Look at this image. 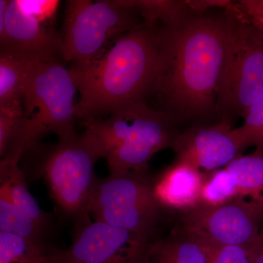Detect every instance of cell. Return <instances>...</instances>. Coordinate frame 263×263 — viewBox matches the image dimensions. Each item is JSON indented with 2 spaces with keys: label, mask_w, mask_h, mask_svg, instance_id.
<instances>
[{
  "label": "cell",
  "mask_w": 263,
  "mask_h": 263,
  "mask_svg": "<svg viewBox=\"0 0 263 263\" xmlns=\"http://www.w3.org/2000/svg\"><path fill=\"white\" fill-rule=\"evenodd\" d=\"M228 21L191 12L160 28L158 72L152 91L174 120L214 108L226 58Z\"/></svg>",
  "instance_id": "1"
},
{
  "label": "cell",
  "mask_w": 263,
  "mask_h": 263,
  "mask_svg": "<svg viewBox=\"0 0 263 263\" xmlns=\"http://www.w3.org/2000/svg\"><path fill=\"white\" fill-rule=\"evenodd\" d=\"M143 22L117 38L100 58L84 68L70 67L80 98L77 119H100L144 100L158 72L160 28Z\"/></svg>",
  "instance_id": "2"
},
{
  "label": "cell",
  "mask_w": 263,
  "mask_h": 263,
  "mask_svg": "<svg viewBox=\"0 0 263 263\" xmlns=\"http://www.w3.org/2000/svg\"><path fill=\"white\" fill-rule=\"evenodd\" d=\"M174 122L164 110L152 108L140 100L107 119H87L82 124L103 149L109 171L148 173L153 156L172 148L179 134Z\"/></svg>",
  "instance_id": "3"
},
{
  "label": "cell",
  "mask_w": 263,
  "mask_h": 263,
  "mask_svg": "<svg viewBox=\"0 0 263 263\" xmlns=\"http://www.w3.org/2000/svg\"><path fill=\"white\" fill-rule=\"evenodd\" d=\"M77 91L72 70L57 57L34 62L24 86L22 125L8 151L22 155L27 147L48 133H55L59 140L77 134Z\"/></svg>",
  "instance_id": "4"
},
{
  "label": "cell",
  "mask_w": 263,
  "mask_h": 263,
  "mask_svg": "<svg viewBox=\"0 0 263 263\" xmlns=\"http://www.w3.org/2000/svg\"><path fill=\"white\" fill-rule=\"evenodd\" d=\"M66 8L60 54L75 68L92 64L108 44L143 23L127 0H71Z\"/></svg>",
  "instance_id": "5"
},
{
  "label": "cell",
  "mask_w": 263,
  "mask_h": 263,
  "mask_svg": "<svg viewBox=\"0 0 263 263\" xmlns=\"http://www.w3.org/2000/svg\"><path fill=\"white\" fill-rule=\"evenodd\" d=\"M226 13L228 34L226 58L215 108L223 117H245L249 107L263 95V39L245 13Z\"/></svg>",
  "instance_id": "6"
},
{
  "label": "cell",
  "mask_w": 263,
  "mask_h": 263,
  "mask_svg": "<svg viewBox=\"0 0 263 263\" xmlns=\"http://www.w3.org/2000/svg\"><path fill=\"white\" fill-rule=\"evenodd\" d=\"M162 211L148 173L128 171H109L98 180L86 209L93 220L151 237Z\"/></svg>",
  "instance_id": "7"
},
{
  "label": "cell",
  "mask_w": 263,
  "mask_h": 263,
  "mask_svg": "<svg viewBox=\"0 0 263 263\" xmlns=\"http://www.w3.org/2000/svg\"><path fill=\"white\" fill-rule=\"evenodd\" d=\"M105 154L94 137L83 134L59 140L43 167L50 195L67 215L83 217L98 179L95 166Z\"/></svg>",
  "instance_id": "8"
},
{
  "label": "cell",
  "mask_w": 263,
  "mask_h": 263,
  "mask_svg": "<svg viewBox=\"0 0 263 263\" xmlns=\"http://www.w3.org/2000/svg\"><path fill=\"white\" fill-rule=\"evenodd\" d=\"M179 214L181 228L205 245L254 248L263 221V207L240 196L217 206L200 203Z\"/></svg>",
  "instance_id": "9"
},
{
  "label": "cell",
  "mask_w": 263,
  "mask_h": 263,
  "mask_svg": "<svg viewBox=\"0 0 263 263\" xmlns=\"http://www.w3.org/2000/svg\"><path fill=\"white\" fill-rule=\"evenodd\" d=\"M149 235L79 219L72 243L63 251L62 263H146Z\"/></svg>",
  "instance_id": "10"
},
{
  "label": "cell",
  "mask_w": 263,
  "mask_h": 263,
  "mask_svg": "<svg viewBox=\"0 0 263 263\" xmlns=\"http://www.w3.org/2000/svg\"><path fill=\"white\" fill-rule=\"evenodd\" d=\"M231 120L221 118L212 125H196L176 136L172 148L176 160L210 173L224 168L245 148L235 134Z\"/></svg>",
  "instance_id": "11"
},
{
  "label": "cell",
  "mask_w": 263,
  "mask_h": 263,
  "mask_svg": "<svg viewBox=\"0 0 263 263\" xmlns=\"http://www.w3.org/2000/svg\"><path fill=\"white\" fill-rule=\"evenodd\" d=\"M62 38L22 11L15 0H10L4 24L0 27L1 51L44 60L57 57L61 51Z\"/></svg>",
  "instance_id": "12"
},
{
  "label": "cell",
  "mask_w": 263,
  "mask_h": 263,
  "mask_svg": "<svg viewBox=\"0 0 263 263\" xmlns=\"http://www.w3.org/2000/svg\"><path fill=\"white\" fill-rule=\"evenodd\" d=\"M205 177V174L193 164L176 160L152 179V190L163 210L180 214L200 203Z\"/></svg>",
  "instance_id": "13"
},
{
  "label": "cell",
  "mask_w": 263,
  "mask_h": 263,
  "mask_svg": "<svg viewBox=\"0 0 263 263\" xmlns=\"http://www.w3.org/2000/svg\"><path fill=\"white\" fill-rule=\"evenodd\" d=\"M33 60L0 52V112L23 116V95Z\"/></svg>",
  "instance_id": "14"
},
{
  "label": "cell",
  "mask_w": 263,
  "mask_h": 263,
  "mask_svg": "<svg viewBox=\"0 0 263 263\" xmlns=\"http://www.w3.org/2000/svg\"><path fill=\"white\" fill-rule=\"evenodd\" d=\"M146 263H207L203 247L180 227L165 238L151 242Z\"/></svg>",
  "instance_id": "15"
},
{
  "label": "cell",
  "mask_w": 263,
  "mask_h": 263,
  "mask_svg": "<svg viewBox=\"0 0 263 263\" xmlns=\"http://www.w3.org/2000/svg\"><path fill=\"white\" fill-rule=\"evenodd\" d=\"M63 251L46 240L27 239L0 231V263H62Z\"/></svg>",
  "instance_id": "16"
},
{
  "label": "cell",
  "mask_w": 263,
  "mask_h": 263,
  "mask_svg": "<svg viewBox=\"0 0 263 263\" xmlns=\"http://www.w3.org/2000/svg\"><path fill=\"white\" fill-rule=\"evenodd\" d=\"M19 162H0V179L2 187L5 188L13 203L37 222L48 230L50 226L49 216L38 205L31 195Z\"/></svg>",
  "instance_id": "17"
},
{
  "label": "cell",
  "mask_w": 263,
  "mask_h": 263,
  "mask_svg": "<svg viewBox=\"0 0 263 263\" xmlns=\"http://www.w3.org/2000/svg\"><path fill=\"white\" fill-rule=\"evenodd\" d=\"M226 167L235 180L239 196L263 207V150L238 156Z\"/></svg>",
  "instance_id": "18"
},
{
  "label": "cell",
  "mask_w": 263,
  "mask_h": 263,
  "mask_svg": "<svg viewBox=\"0 0 263 263\" xmlns=\"http://www.w3.org/2000/svg\"><path fill=\"white\" fill-rule=\"evenodd\" d=\"M46 230L19 209L6 190L0 186V231L27 239L46 240Z\"/></svg>",
  "instance_id": "19"
},
{
  "label": "cell",
  "mask_w": 263,
  "mask_h": 263,
  "mask_svg": "<svg viewBox=\"0 0 263 263\" xmlns=\"http://www.w3.org/2000/svg\"><path fill=\"white\" fill-rule=\"evenodd\" d=\"M128 4L136 8L143 17V22L155 24L158 21L163 24L175 23L184 18L191 10L186 0H127Z\"/></svg>",
  "instance_id": "20"
},
{
  "label": "cell",
  "mask_w": 263,
  "mask_h": 263,
  "mask_svg": "<svg viewBox=\"0 0 263 263\" xmlns=\"http://www.w3.org/2000/svg\"><path fill=\"white\" fill-rule=\"evenodd\" d=\"M238 197V186L226 167L205 174L200 193V204L217 206Z\"/></svg>",
  "instance_id": "21"
},
{
  "label": "cell",
  "mask_w": 263,
  "mask_h": 263,
  "mask_svg": "<svg viewBox=\"0 0 263 263\" xmlns=\"http://www.w3.org/2000/svg\"><path fill=\"white\" fill-rule=\"evenodd\" d=\"M243 119V124L234 129L242 146L263 150V95L249 107Z\"/></svg>",
  "instance_id": "22"
},
{
  "label": "cell",
  "mask_w": 263,
  "mask_h": 263,
  "mask_svg": "<svg viewBox=\"0 0 263 263\" xmlns=\"http://www.w3.org/2000/svg\"><path fill=\"white\" fill-rule=\"evenodd\" d=\"M201 245L205 249L207 263H254V248L240 246Z\"/></svg>",
  "instance_id": "23"
},
{
  "label": "cell",
  "mask_w": 263,
  "mask_h": 263,
  "mask_svg": "<svg viewBox=\"0 0 263 263\" xmlns=\"http://www.w3.org/2000/svg\"><path fill=\"white\" fill-rule=\"evenodd\" d=\"M15 3L24 14L43 24L53 18L60 2L58 0H15Z\"/></svg>",
  "instance_id": "24"
},
{
  "label": "cell",
  "mask_w": 263,
  "mask_h": 263,
  "mask_svg": "<svg viewBox=\"0 0 263 263\" xmlns=\"http://www.w3.org/2000/svg\"><path fill=\"white\" fill-rule=\"evenodd\" d=\"M23 116L0 112V156L4 157L16 136Z\"/></svg>",
  "instance_id": "25"
},
{
  "label": "cell",
  "mask_w": 263,
  "mask_h": 263,
  "mask_svg": "<svg viewBox=\"0 0 263 263\" xmlns=\"http://www.w3.org/2000/svg\"><path fill=\"white\" fill-rule=\"evenodd\" d=\"M243 13L254 26L263 25V0H240Z\"/></svg>",
  "instance_id": "26"
},
{
  "label": "cell",
  "mask_w": 263,
  "mask_h": 263,
  "mask_svg": "<svg viewBox=\"0 0 263 263\" xmlns=\"http://www.w3.org/2000/svg\"><path fill=\"white\" fill-rule=\"evenodd\" d=\"M254 263H263V221L258 241L254 247Z\"/></svg>",
  "instance_id": "27"
},
{
  "label": "cell",
  "mask_w": 263,
  "mask_h": 263,
  "mask_svg": "<svg viewBox=\"0 0 263 263\" xmlns=\"http://www.w3.org/2000/svg\"><path fill=\"white\" fill-rule=\"evenodd\" d=\"M257 28L259 29V30L260 31L261 34H262V39H263V25L262 26H255Z\"/></svg>",
  "instance_id": "28"
}]
</instances>
